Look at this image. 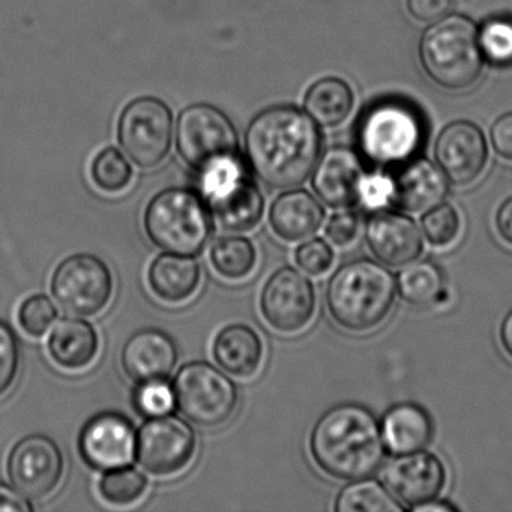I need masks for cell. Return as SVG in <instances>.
I'll use <instances>...</instances> for the list:
<instances>
[{
  "label": "cell",
  "instance_id": "6da1fadb",
  "mask_svg": "<svg viewBox=\"0 0 512 512\" xmlns=\"http://www.w3.org/2000/svg\"><path fill=\"white\" fill-rule=\"evenodd\" d=\"M322 151L316 122L295 106H274L260 112L245 134L248 166L274 190L301 187L313 175Z\"/></svg>",
  "mask_w": 512,
  "mask_h": 512
},
{
  "label": "cell",
  "instance_id": "7a4b0ae2",
  "mask_svg": "<svg viewBox=\"0 0 512 512\" xmlns=\"http://www.w3.org/2000/svg\"><path fill=\"white\" fill-rule=\"evenodd\" d=\"M310 451L326 475L358 481L382 467L386 446L376 416L364 406L346 403L320 416L311 431Z\"/></svg>",
  "mask_w": 512,
  "mask_h": 512
},
{
  "label": "cell",
  "instance_id": "3957f363",
  "mask_svg": "<svg viewBox=\"0 0 512 512\" xmlns=\"http://www.w3.org/2000/svg\"><path fill=\"white\" fill-rule=\"evenodd\" d=\"M397 298V281L382 263L359 259L337 269L326 287V307L335 325L367 334L388 319Z\"/></svg>",
  "mask_w": 512,
  "mask_h": 512
},
{
  "label": "cell",
  "instance_id": "277c9868",
  "mask_svg": "<svg viewBox=\"0 0 512 512\" xmlns=\"http://www.w3.org/2000/svg\"><path fill=\"white\" fill-rule=\"evenodd\" d=\"M418 53L428 79L446 91L469 89L484 67L478 28L461 14H449L433 23L422 34Z\"/></svg>",
  "mask_w": 512,
  "mask_h": 512
},
{
  "label": "cell",
  "instance_id": "5b68a950",
  "mask_svg": "<svg viewBox=\"0 0 512 512\" xmlns=\"http://www.w3.org/2000/svg\"><path fill=\"white\" fill-rule=\"evenodd\" d=\"M146 235L167 253L196 256L212 235L211 211L203 197L190 188H167L146 206Z\"/></svg>",
  "mask_w": 512,
  "mask_h": 512
},
{
  "label": "cell",
  "instance_id": "8992f818",
  "mask_svg": "<svg viewBox=\"0 0 512 512\" xmlns=\"http://www.w3.org/2000/svg\"><path fill=\"white\" fill-rule=\"evenodd\" d=\"M358 145L377 166H398L416 157L425 137L424 118L401 100L377 101L359 119Z\"/></svg>",
  "mask_w": 512,
  "mask_h": 512
},
{
  "label": "cell",
  "instance_id": "52a82bcc",
  "mask_svg": "<svg viewBox=\"0 0 512 512\" xmlns=\"http://www.w3.org/2000/svg\"><path fill=\"white\" fill-rule=\"evenodd\" d=\"M200 196L223 229L250 232L262 221L265 197L250 178L241 155L197 173Z\"/></svg>",
  "mask_w": 512,
  "mask_h": 512
},
{
  "label": "cell",
  "instance_id": "ba28073f",
  "mask_svg": "<svg viewBox=\"0 0 512 512\" xmlns=\"http://www.w3.org/2000/svg\"><path fill=\"white\" fill-rule=\"evenodd\" d=\"M179 412L199 427H218L238 406V388L220 368L205 361L185 364L173 382Z\"/></svg>",
  "mask_w": 512,
  "mask_h": 512
},
{
  "label": "cell",
  "instance_id": "9c48e42d",
  "mask_svg": "<svg viewBox=\"0 0 512 512\" xmlns=\"http://www.w3.org/2000/svg\"><path fill=\"white\" fill-rule=\"evenodd\" d=\"M176 148L182 160L196 173L239 157L235 125L226 113L211 104H194L179 115Z\"/></svg>",
  "mask_w": 512,
  "mask_h": 512
},
{
  "label": "cell",
  "instance_id": "30bf717a",
  "mask_svg": "<svg viewBox=\"0 0 512 512\" xmlns=\"http://www.w3.org/2000/svg\"><path fill=\"white\" fill-rule=\"evenodd\" d=\"M118 140L125 154L143 169L163 163L172 148L173 115L166 103L143 97L131 101L118 122Z\"/></svg>",
  "mask_w": 512,
  "mask_h": 512
},
{
  "label": "cell",
  "instance_id": "8fae6325",
  "mask_svg": "<svg viewBox=\"0 0 512 512\" xmlns=\"http://www.w3.org/2000/svg\"><path fill=\"white\" fill-rule=\"evenodd\" d=\"M113 289L109 266L91 254H74L53 272L52 295L71 316H97L109 305Z\"/></svg>",
  "mask_w": 512,
  "mask_h": 512
},
{
  "label": "cell",
  "instance_id": "7c38bea8",
  "mask_svg": "<svg viewBox=\"0 0 512 512\" xmlns=\"http://www.w3.org/2000/svg\"><path fill=\"white\" fill-rule=\"evenodd\" d=\"M196 449V433L178 416L149 418L137 433V461L154 476H172L181 472L193 460Z\"/></svg>",
  "mask_w": 512,
  "mask_h": 512
},
{
  "label": "cell",
  "instance_id": "4fadbf2b",
  "mask_svg": "<svg viewBox=\"0 0 512 512\" xmlns=\"http://www.w3.org/2000/svg\"><path fill=\"white\" fill-rule=\"evenodd\" d=\"M314 284L298 269L281 268L269 277L260 295V311L268 325L281 334L304 331L316 314Z\"/></svg>",
  "mask_w": 512,
  "mask_h": 512
},
{
  "label": "cell",
  "instance_id": "5bb4252c",
  "mask_svg": "<svg viewBox=\"0 0 512 512\" xmlns=\"http://www.w3.org/2000/svg\"><path fill=\"white\" fill-rule=\"evenodd\" d=\"M65 460L55 440L32 434L19 440L7 460V473L14 490L28 500H43L58 488Z\"/></svg>",
  "mask_w": 512,
  "mask_h": 512
},
{
  "label": "cell",
  "instance_id": "9a60e30c",
  "mask_svg": "<svg viewBox=\"0 0 512 512\" xmlns=\"http://www.w3.org/2000/svg\"><path fill=\"white\" fill-rule=\"evenodd\" d=\"M434 155L449 184L467 187L487 166V140L481 128L472 122H452L437 137Z\"/></svg>",
  "mask_w": 512,
  "mask_h": 512
},
{
  "label": "cell",
  "instance_id": "2e32d148",
  "mask_svg": "<svg viewBox=\"0 0 512 512\" xmlns=\"http://www.w3.org/2000/svg\"><path fill=\"white\" fill-rule=\"evenodd\" d=\"M386 488L409 509L437 499L448 479L445 464L431 452L397 455L382 472Z\"/></svg>",
  "mask_w": 512,
  "mask_h": 512
},
{
  "label": "cell",
  "instance_id": "e0dca14e",
  "mask_svg": "<svg viewBox=\"0 0 512 512\" xmlns=\"http://www.w3.org/2000/svg\"><path fill=\"white\" fill-rule=\"evenodd\" d=\"M137 434L130 419L106 412L92 418L80 433L79 448L88 466L98 470L128 466L136 454Z\"/></svg>",
  "mask_w": 512,
  "mask_h": 512
},
{
  "label": "cell",
  "instance_id": "ac0fdd59",
  "mask_svg": "<svg viewBox=\"0 0 512 512\" xmlns=\"http://www.w3.org/2000/svg\"><path fill=\"white\" fill-rule=\"evenodd\" d=\"M365 238L377 260L392 268L415 262L424 251V236L418 224L397 212H374L368 220Z\"/></svg>",
  "mask_w": 512,
  "mask_h": 512
},
{
  "label": "cell",
  "instance_id": "d6986e66",
  "mask_svg": "<svg viewBox=\"0 0 512 512\" xmlns=\"http://www.w3.org/2000/svg\"><path fill=\"white\" fill-rule=\"evenodd\" d=\"M121 362L125 374L137 385L166 380L178 364V347L160 329H140L125 343Z\"/></svg>",
  "mask_w": 512,
  "mask_h": 512
},
{
  "label": "cell",
  "instance_id": "ffe728a7",
  "mask_svg": "<svg viewBox=\"0 0 512 512\" xmlns=\"http://www.w3.org/2000/svg\"><path fill=\"white\" fill-rule=\"evenodd\" d=\"M364 164L358 152L334 146L320 155L313 170V185L319 199L331 208H347L356 202L359 179Z\"/></svg>",
  "mask_w": 512,
  "mask_h": 512
},
{
  "label": "cell",
  "instance_id": "44dd1931",
  "mask_svg": "<svg viewBox=\"0 0 512 512\" xmlns=\"http://www.w3.org/2000/svg\"><path fill=\"white\" fill-rule=\"evenodd\" d=\"M392 205L409 214H424L445 202L449 182L437 164L427 158H412L394 176Z\"/></svg>",
  "mask_w": 512,
  "mask_h": 512
},
{
  "label": "cell",
  "instance_id": "7402d4cb",
  "mask_svg": "<svg viewBox=\"0 0 512 512\" xmlns=\"http://www.w3.org/2000/svg\"><path fill=\"white\" fill-rule=\"evenodd\" d=\"M325 221V211L319 200L308 191L292 190L274 200L269 223L278 238L299 242L316 235Z\"/></svg>",
  "mask_w": 512,
  "mask_h": 512
},
{
  "label": "cell",
  "instance_id": "603a6c76",
  "mask_svg": "<svg viewBox=\"0 0 512 512\" xmlns=\"http://www.w3.org/2000/svg\"><path fill=\"white\" fill-rule=\"evenodd\" d=\"M100 349V338L91 323L79 317H64L53 326L47 350L53 361L65 370L89 367Z\"/></svg>",
  "mask_w": 512,
  "mask_h": 512
},
{
  "label": "cell",
  "instance_id": "cb8c5ba5",
  "mask_svg": "<svg viewBox=\"0 0 512 512\" xmlns=\"http://www.w3.org/2000/svg\"><path fill=\"white\" fill-rule=\"evenodd\" d=\"M380 430L386 448L395 455L424 451L434 433L427 410L413 403L398 404L388 410Z\"/></svg>",
  "mask_w": 512,
  "mask_h": 512
},
{
  "label": "cell",
  "instance_id": "d4e9b609",
  "mask_svg": "<svg viewBox=\"0 0 512 512\" xmlns=\"http://www.w3.org/2000/svg\"><path fill=\"white\" fill-rule=\"evenodd\" d=\"M202 269L191 256L163 253L151 263L148 283L152 292L161 301L179 304L187 301L200 286Z\"/></svg>",
  "mask_w": 512,
  "mask_h": 512
},
{
  "label": "cell",
  "instance_id": "484cf974",
  "mask_svg": "<svg viewBox=\"0 0 512 512\" xmlns=\"http://www.w3.org/2000/svg\"><path fill=\"white\" fill-rule=\"evenodd\" d=\"M212 353L223 371L241 379H248L262 365V338L251 326L235 323L218 332Z\"/></svg>",
  "mask_w": 512,
  "mask_h": 512
},
{
  "label": "cell",
  "instance_id": "4316f807",
  "mask_svg": "<svg viewBox=\"0 0 512 512\" xmlns=\"http://www.w3.org/2000/svg\"><path fill=\"white\" fill-rule=\"evenodd\" d=\"M355 97L344 80L325 77L314 83L305 95V113L319 127L334 128L349 118Z\"/></svg>",
  "mask_w": 512,
  "mask_h": 512
},
{
  "label": "cell",
  "instance_id": "83f0119b",
  "mask_svg": "<svg viewBox=\"0 0 512 512\" xmlns=\"http://www.w3.org/2000/svg\"><path fill=\"white\" fill-rule=\"evenodd\" d=\"M397 290L400 298L412 307H434L446 299L445 275L436 263L415 260L401 269Z\"/></svg>",
  "mask_w": 512,
  "mask_h": 512
},
{
  "label": "cell",
  "instance_id": "f1b7e54d",
  "mask_svg": "<svg viewBox=\"0 0 512 512\" xmlns=\"http://www.w3.org/2000/svg\"><path fill=\"white\" fill-rule=\"evenodd\" d=\"M212 268L227 280H242L257 265V250L244 236H223L217 239L209 251Z\"/></svg>",
  "mask_w": 512,
  "mask_h": 512
},
{
  "label": "cell",
  "instance_id": "f546056e",
  "mask_svg": "<svg viewBox=\"0 0 512 512\" xmlns=\"http://www.w3.org/2000/svg\"><path fill=\"white\" fill-rule=\"evenodd\" d=\"M403 509L385 485L368 478L344 487L335 503L338 512H401Z\"/></svg>",
  "mask_w": 512,
  "mask_h": 512
},
{
  "label": "cell",
  "instance_id": "4dcf8cb0",
  "mask_svg": "<svg viewBox=\"0 0 512 512\" xmlns=\"http://www.w3.org/2000/svg\"><path fill=\"white\" fill-rule=\"evenodd\" d=\"M148 485V478L140 470L122 466L106 470L98 482V493L110 505L128 506L145 496Z\"/></svg>",
  "mask_w": 512,
  "mask_h": 512
},
{
  "label": "cell",
  "instance_id": "1f68e13d",
  "mask_svg": "<svg viewBox=\"0 0 512 512\" xmlns=\"http://www.w3.org/2000/svg\"><path fill=\"white\" fill-rule=\"evenodd\" d=\"M478 44L482 58L494 67L512 65V19L493 17L478 28Z\"/></svg>",
  "mask_w": 512,
  "mask_h": 512
},
{
  "label": "cell",
  "instance_id": "d6a6232c",
  "mask_svg": "<svg viewBox=\"0 0 512 512\" xmlns=\"http://www.w3.org/2000/svg\"><path fill=\"white\" fill-rule=\"evenodd\" d=\"M91 176L104 193H122L131 184L133 167L118 149H104L92 161Z\"/></svg>",
  "mask_w": 512,
  "mask_h": 512
},
{
  "label": "cell",
  "instance_id": "836d02e7",
  "mask_svg": "<svg viewBox=\"0 0 512 512\" xmlns=\"http://www.w3.org/2000/svg\"><path fill=\"white\" fill-rule=\"evenodd\" d=\"M422 232L433 247L446 248L457 241L461 233V218L457 209L440 203L422 217Z\"/></svg>",
  "mask_w": 512,
  "mask_h": 512
},
{
  "label": "cell",
  "instance_id": "e575fe53",
  "mask_svg": "<svg viewBox=\"0 0 512 512\" xmlns=\"http://www.w3.org/2000/svg\"><path fill=\"white\" fill-rule=\"evenodd\" d=\"M58 310L46 295H34L19 308L20 328L31 337H43L55 323Z\"/></svg>",
  "mask_w": 512,
  "mask_h": 512
},
{
  "label": "cell",
  "instance_id": "d590c367",
  "mask_svg": "<svg viewBox=\"0 0 512 512\" xmlns=\"http://www.w3.org/2000/svg\"><path fill=\"white\" fill-rule=\"evenodd\" d=\"M134 404L142 415L149 418L167 415L175 407V391L166 380L139 383L134 394Z\"/></svg>",
  "mask_w": 512,
  "mask_h": 512
},
{
  "label": "cell",
  "instance_id": "8d00e7d4",
  "mask_svg": "<svg viewBox=\"0 0 512 512\" xmlns=\"http://www.w3.org/2000/svg\"><path fill=\"white\" fill-rule=\"evenodd\" d=\"M394 178L385 173L374 172L362 175L359 179L356 202L361 203L367 211H383L394 203Z\"/></svg>",
  "mask_w": 512,
  "mask_h": 512
},
{
  "label": "cell",
  "instance_id": "74e56055",
  "mask_svg": "<svg viewBox=\"0 0 512 512\" xmlns=\"http://www.w3.org/2000/svg\"><path fill=\"white\" fill-rule=\"evenodd\" d=\"M20 347L16 332L4 320H0V398L4 397L16 382L19 374Z\"/></svg>",
  "mask_w": 512,
  "mask_h": 512
},
{
  "label": "cell",
  "instance_id": "f35d334b",
  "mask_svg": "<svg viewBox=\"0 0 512 512\" xmlns=\"http://www.w3.org/2000/svg\"><path fill=\"white\" fill-rule=\"evenodd\" d=\"M334 251L323 239H310L295 251L296 265L308 275H323L334 265Z\"/></svg>",
  "mask_w": 512,
  "mask_h": 512
},
{
  "label": "cell",
  "instance_id": "ab89813d",
  "mask_svg": "<svg viewBox=\"0 0 512 512\" xmlns=\"http://www.w3.org/2000/svg\"><path fill=\"white\" fill-rule=\"evenodd\" d=\"M362 229V218L353 209H344L329 218L326 224V238L335 247L347 248L355 244Z\"/></svg>",
  "mask_w": 512,
  "mask_h": 512
},
{
  "label": "cell",
  "instance_id": "60d3db41",
  "mask_svg": "<svg viewBox=\"0 0 512 512\" xmlns=\"http://www.w3.org/2000/svg\"><path fill=\"white\" fill-rule=\"evenodd\" d=\"M454 0H407V10L413 19L421 23L439 22L451 14Z\"/></svg>",
  "mask_w": 512,
  "mask_h": 512
},
{
  "label": "cell",
  "instance_id": "b9f144b4",
  "mask_svg": "<svg viewBox=\"0 0 512 512\" xmlns=\"http://www.w3.org/2000/svg\"><path fill=\"white\" fill-rule=\"evenodd\" d=\"M490 140L497 155L512 161V112L496 119L490 130Z\"/></svg>",
  "mask_w": 512,
  "mask_h": 512
},
{
  "label": "cell",
  "instance_id": "7bdbcfd3",
  "mask_svg": "<svg viewBox=\"0 0 512 512\" xmlns=\"http://www.w3.org/2000/svg\"><path fill=\"white\" fill-rule=\"evenodd\" d=\"M32 505L25 496L14 490V488L0 485V511L5 512H29Z\"/></svg>",
  "mask_w": 512,
  "mask_h": 512
},
{
  "label": "cell",
  "instance_id": "ee69618b",
  "mask_svg": "<svg viewBox=\"0 0 512 512\" xmlns=\"http://www.w3.org/2000/svg\"><path fill=\"white\" fill-rule=\"evenodd\" d=\"M496 230L500 239L512 247V197L505 200L497 211Z\"/></svg>",
  "mask_w": 512,
  "mask_h": 512
},
{
  "label": "cell",
  "instance_id": "f6af8a7d",
  "mask_svg": "<svg viewBox=\"0 0 512 512\" xmlns=\"http://www.w3.org/2000/svg\"><path fill=\"white\" fill-rule=\"evenodd\" d=\"M500 343L503 349L508 353L509 358L512 359V310L509 311L508 316L503 319L502 326H500Z\"/></svg>",
  "mask_w": 512,
  "mask_h": 512
},
{
  "label": "cell",
  "instance_id": "bcb514c9",
  "mask_svg": "<svg viewBox=\"0 0 512 512\" xmlns=\"http://www.w3.org/2000/svg\"><path fill=\"white\" fill-rule=\"evenodd\" d=\"M412 511H418V512H452L457 511V508H455L454 505H451L449 502H445V500H442V502H439V500H431V502L424 503V505L416 506V508H413Z\"/></svg>",
  "mask_w": 512,
  "mask_h": 512
}]
</instances>
